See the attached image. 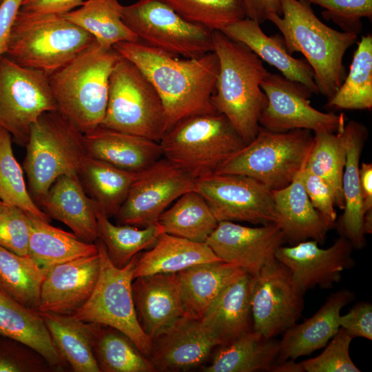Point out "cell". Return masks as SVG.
Here are the masks:
<instances>
[{
  "label": "cell",
  "mask_w": 372,
  "mask_h": 372,
  "mask_svg": "<svg viewBox=\"0 0 372 372\" xmlns=\"http://www.w3.org/2000/svg\"><path fill=\"white\" fill-rule=\"evenodd\" d=\"M351 242L341 236L328 248L307 240L291 246H280L275 258L289 269L292 281L304 294L319 287L331 288L340 280L342 272L354 265Z\"/></svg>",
  "instance_id": "cell-17"
},
{
  "label": "cell",
  "mask_w": 372,
  "mask_h": 372,
  "mask_svg": "<svg viewBox=\"0 0 372 372\" xmlns=\"http://www.w3.org/2000/svg\"><path fill=\"white\" fill-rule=\"evenodd\" d=\"M347 149L346 163L342 176L344 199V213L339 220L342 236L347 238L353 249H362L366 243L363 229L364 212L360 183L359 161L368 130L355 121L344 124L342 129Z\"/></svg>",
  "instance_id": "cell-27"
},
{
  "label": "cell",
  "mask_w": 372,
  "mask_h": 372,
  "mask_svg": "<svg viewBox=\"0 0 372 372\" xmlns=\"http://www.w3.org/2000/svg\"><path fill=\"white\" fill-rule=\"evenodd\" d=\"M0 199L44 221L50 217L36 204L25 185L23 169L16 160L11 134L0 127Z\"/></svg>",
  "instance_id": "cell-43"
},
{
  "label": "cell",
  "mask_w": 372,
  "mask_h": 372,
  "mask_svg": "<svg viewBox=\"0 0 372 372\" xmlns=\"http://www.w3.org/2000/svg\"><path fill=\"white\" fill-rule=\"evenodd\" d=\"M280 350L279 341L250 330L231 342L218 345L205 372L270 371Z\"/></svg>",
  "instance_id": "cell-32"
},
{
  "label": "cell",
  "mask_w": 372,
  "mask_h": 372,
  "mask_svg": "<svg viewBox=\"0 0 372 372\" xmlns=\"http://www.w3.org/2000/svg\"><path fill=\"white\" fill-rule=\"evenodd\" d=\"M303 295L294 285L287 267L276 258L267 262L252 276L253 330L266 338L282 334L301 317Z\"/></svg>",
  "instance_id": "cell-16"
},
{
  "label": "cell",
  "mask_w": 372,
  "mask_h": 372,
  "mask_svg": "<svg viewBox=\"0 0 372 372\" xmlns=\"http://www.w3.org/2000/svg\"><path fill=\"white\" fill-rule=\"evenodd\" d=\"M302 169L289 185L272 190L276 224L282 231L285 242L295 245L313 240L323 243L332 227L311 203L301 180Z\"/></svg>",
  "instance_id": "cell-25"
},
{
  "label": "cell",
  "mask_w": 372,
  "mask_h": 372,
  "mask_svg": "<svg viewBox=\"0 0 372 372\" xmlns=\"http://www.w3.org/2000/svg\"><path fill=\"white\" fill-rule=\"evenodd\" d=\"M280 3L281 15L271 14L267 21L280 30L290 54H303L314 72L319 93L330 99L342 83L343 57L358 34L327 26L304 0H280Z\"/></svg>",
  "instance_id": "cell-3"
},
{
  "label": "cell",
  "mask_w": 372,
  "mask_h": 372,
  "mask_svg": "<svg viewBox=\"0 0 372 372\" xmlns=\"http://www.w3.org/2000/svg\"><path fill=\"white\" fill-rule=\"evenodd\" d=\"M93 353L101 372H152L151 360L124 333L92 323Z\"/></svg>",
  "instance_id": "cell-37"
},
{
  "label": "cell",
  "mask_w": 372,
  "mask_h": 372,
  "mask_svg": "<svg viewBox=\"0 0 372 372\" xmlns=\"http://www.w3.org/2000/svg\"><path fill=\"white\" fill-rule=\"evenodd\" d=\"M212 37L219 72L211 103L247 144L258 134L259 119L267 104L260 83L269 72L242 42L220 31H213Z\"/></svg>",
  "instance_id": "cell-2"
},
{
  "label": "cell",
  "mask_w": 372,
  "mask_h": 372,
  "mask_svg": "<svg viewBox=\"0 0 372 372\" xmlns=\"http://www.w3.org/2000/svg\"><path fill=\"white\" fill-rule=\"evenodd\" d=\"M138 174L88 156L78 173L87 194L109 218L116 216Z\"/></svg>",
  "instance_id": "cell-35"
},
{
  "label": "cell",
  "mask_w": 372,
  "mask_h": 372,
  "mask_svg": "<svg viewBox=\"0 0 372 372\" xmlns=\"http://www.w3.org/2000/svg\"><path fill=\"white\" fill-rule=\"evenodd\" d=\"M330 107L371 110L372 107V36H362L354 52L349 74L334 95Z\"/></svg>",
  "instance_id": "cell-42"
},
{
  "label": "cell",
  "mask_w": 372,
  "mask_h": 372,
  "mask_svg": "<svg viewBox=\"0 0 372 372\" xmlns=\"http://www.w3.org/2000/svg\"><path fill=\"white\" fill-rule=\"evenodd\" d=\"M223 32L246 45L284 77L304 85L313 94H319L311 67L305 59H296L288 52L282 36L267 35L259 23L247 17L229 25Z\"/></svg>",
  "instance_id": "cell-28"
},
{
  "label": "cell",
  "mask_w": 372,
  "mask_h": 372,
  "mask_svg": "<svg viewBox=\"0 0 372 372\" xmlns=\"http://www.w3.org/2000/svg\"><path fill=\"white\" fill-rule=\"evenodd\" d=\"M260 87L267 98L260 127L274 132L304 129L337 133L345 124L343 114L325 113L312 107L309 99L313 93L300 83L268 72Z\"/></svg>",
  "instance_id": "cell-15"
},
{
  "label": "cell",
  "mask_w": 372,
  "mask_h": 372,
  "mask_svg": "<svg viewBox=\"0 0 372 372\" xmlns=\"http://www.w3.org/2000/svg\"><path fill=\"white\" fill-rule=\"evenodd\" d=\"M343 127L337 133L314 132L313 145L304 165V169L329 185L334 194L335 205L340 209L344 208L342 176L347 156Z\"/></svg>",
  "instance_id": "cell-41"
},
{
  "label": "cell",
  "mask_w": 372,
  "mask_h": 372,
  "mask_svg": "<svg viewBox=\"0 0 372 372\" xmlns=\"http://www.w3.org/2000/svg\"><path fill=\"white\" fill-rule=\"evenodd\" d=\"M354 298V293L347 289L331 293L315 314L287 329L279 341L276 362L296 360L324 347L340 328L342 309Z\"/></svg>",
  "instance_id": "cell-23"
},
{
  "label": "cell",
  "mask_w": 372,
  "mask_h": 372,
  "mask_svg": "<svg viewBox=\"0 0 372 372\" xmlns=\"http://www.w3.org/2000/svg\"><path fill=\"white\" fill-rule=\"evenodd\" d=\"M46 271L30 255L20 256L0 246V291L19 303L39 309Z\"/></svg>",
  "instance_id": "cell-39"
},
{
  "label": "cell",
  "mask_w": 372,
  "mask_h": 372,
  "mask_svg": "<svg viewBox=\"0 0 372 372\" xmlns=\"http://www.w3.org/2000/svg\"><path fill=\"white\" fill-rule=\"evenodd\" d=\"M51 338L74 372H101L92 348V322L71 315L40 312Z\"/></svg>",
  "instance_id": "cell-33"
},
{
  "label": "cell",
  "mask_w": 372,
  "mask_h": 372,
  "mask_svg": "<svg viewBox=\"0 0 372 372\" xmlns=\"http://www.w3.org/2000/svg\"><path fill=\"white\" fill-rule=\"evenodd\" d=\"M4 0H0V6L1 5V3H3Z\"/></svg>",
  "instance_id": "cell-57"
},
{
  "label": "cell",
  "mask_w": 372,
  "mask_h": 372,
  "mask_svg": "<svg viewBox=\"0 0 372 372\" xmlns=\"http://www.w3.org/2000/svg\"><path fill=\"white\" fill-rule=\"evenodd\" d=\"M301 180L315 209L333 227L337 214L334 209V194L329 185L320 177L304 169V167L301 171Z\"/></svg>",
  "instance_id": "cell-49"
},
{
  "label": "cell",
  "mask_w": 372,
  "mask_h": 372,
  "mask_svg": "<svg viewBox=\"0 0 372 372\" xmlns=\"http://www.w3.org/2000/svg\"><path fill=\"white\" fill-rule=\"evenodd\" d=\"M30 222L28 214L9 206L0 214V246L20 256L29 255Z\"/></svg>",
  "instance_id": "cell-48"
},
{
  "label": "cell",
  "mask_w": 372,
  "mask_h": 372,
  "mask_svg": "<svg viewBox=\"0 0 372 372\" xmlns=\"http://www.w3.org/2000/svg\"><path fill=\"white\" fill-rule=\"evenodd\" d=\"M246 17L262 23L271 14L281 15L280 0H242Z\"/></svg>",
  "instance_id": "cell-52"
},
{
  "label": "cell",
  "mask_w": 372,
  "mask_h": 372,
  "mask_svg": "<svg viewBox=\"0 0 372 372\" xmlns=\"http://www.w3.org/2000/svg\"><path fill=\"white\" fill-rule=\"evenodd\" d=\"M28 216L29 255L42 268L48 269L56 264L98 254L95 242H84L74 233L52 226L32 214Z\"/></svg>",
  "instance_id": "cell-34"
},
{
  "label": "cell",
  "mask_w": 372,
  "mask_h": 372,
  "mask_svg": "<svg viewBox=\"0 0 372 372\" xmlns=\"http://www.w3.org/2000/svg\"><path fill=\"white\" fill-rule=\"evenodd\" d=\"M9 205L4 203L1 199H0V214L5 211L8 208Z\"/></svg>",
  "instance_id": "cell-56"
},
{
  "label": "cell",
  "mask_w": 372,
  "mask_h": 372,
  "mask_svg": "<svg viewBox=\"0 0 372 372\" xmlns=\"http://www.w3.org/2000/svg\"><path fill=\"white\" fill-rule=\"evenodd\" d=\"M100 271L94 291L86 302L71 316L77 320L110 326L127 335L149 359L152 340L142 329L136 313L132 289L137 255L122 268L110 261L103 242H95Z\"/></svg>",
  "instance_id": "cell-10"
},
{
  "label": "cell",
  "mask_w": 372,
  "mask_h": 372,
  "mask_svg": "<svg viewBox=\"0 0 372 372\" xmlns=\"http://www.w3.org/2000/svg\"><path fill=\"white\" fill-rule=\"evenodd\" d=\"M88 156L139 173L163 157L158 142L99 125L84 134Z\"/></svg>",
  "instance_id": "cell-24"
},
{
  "label": "cell",
  "mask_w": 372,
  "mask_h": 372,
  "mask_svg": "<svg viewBox=\"0 0 372 372\" xmlns=\"http://www.w3.org/2000/svg\"><path fill=\"white\" fill-rule=\"evenodd\" d=\"M149 357L156 371H180L198 366L218 346L200 320L183 316L152 340Z\"/></svg>",
  "instance_id": "cell-21"
},
{
  "label": "cell",
  "mask_w": 372,
  "mask_h": 372,
  "mask_svg": "<svg viewBox=\"0 0 372 372\" xmlns=\"http://www.w3.org/2000/svg\"><path fill=\"white\" fill-rule=\"evenodd\" d=\"M99 271V253L50 267L41 285L39 311L72 315L92 295Z\"/></svg>",
  "instance_id": "cell-19"
},
{
  "label": "cell",
  "mask_w": 372,
  "mask_h": 372,
  "mask_svg": "<svg viewBox=\"0 0 372 372\" xmlns=\"http://www.w3.org/2000/svg\"><path fill=\"white\" fill-rule=\"evenodd\" d=\"M0 335L19 340L36 350L54 371L69 366L53 342L38 310L30 309L0 291Z\"/></svg>",
  "instance_id": "cell-30"
},
{
  "label": "cell",
  "mask_w": 372,
  "mask_h": 372,
  "mask_svg": "<svg viewBox=\"0 0 372 372\" xmlns=\"http://www.w3.org/2000/svg\"><path fill=\"white\" fill-rule=\"evenodd\" d=\"M185 19L223 32L246 18L242 0H163Z\"/></svg>",
  "instance_id": "cell-44"
},
{
  "label": "cell",
  "mask_w": 372,
  "mask_h": 372,
  "mask_svg": "<svg viewBox=\"0 0 372 372\" xmlns=\"http://www.w3.org/2000/svg\"><path fill=\"white\" fill-rule=\"evenodd\" d=\"M313 141L309 130L274 132L260 127L256 137L215 173L245 175L271 190L280 189L289 185L304 167Z\"/></svg>",
  "instance_id": "cell-8"
},
{
  "label": "cell",
  "mask_w": 372,
  "mask_h": 372,
  "mask_svg": "<svg viewBox=\"0 0 372 372\" xmlns=\"http://www.w3.org/2000/svg\"><path fill=\"white\" fill-rule=\"evenodd\" d=\"M244 271L234 265L219 261L177 272L185 316L201 319L225 287Z\"/></svg>",
  "instance_id": "cell-29"
},
{
  "label": "cell",
  "mask_w": 372,
  "mask_h": 372,
  "mask_svg": "<svg viewBox=\"0 0 372 372\" xmlns=\"http://www.w3.org/2000/svg\"><path fill=\"white\" fill-rule=\"evenodd\" d=\"M195 178L162 157L139 172L114 216L117 224L146 227L183 194L194 190Z\"/></svg>",
  "instance_id": "cell-14"
},
{
  "label": "cell",
  "mask_w": 372,
  "mask_h": 372,
  "mask_svg": "<svg viewBox=\"0 0 372 372\" xmlns=\"http://www.w3.org/2000/svg\"><path fill=\"white\" fill-rule=\"evenodd\" d=\"M163 157L195 179L214 174L247 143L218 112L189 116L168 130L159 142Z\"/></svg>",
  "instance_id": "cell-7"
},
{
  "label": "cell",
  "mask_w": 372,
  "mask_h": 372,
  "mask_svg": "<svg viewBox=\"0 0 372 372\" xmlns=\"http://www.w3.org/2000/svg\"><path fill=\"white\" fill-rule=\"evenodd\" d=\"M340 327L353 338L372 340V305L369 302H357L339 320Z\"/></svg>",
  "instance_id": "cell-50"
},
{
  "label": "cell",
  "mask_w": 372,
  "mask_h": 372,
  "mask_svg": "<svg viewBox=\"0 0 372 372\" xmlns=\"http://www.w3.org/2000/svg\"><path fill=\"white\" fill-rule=\"evenodd\" d=\"M94 41L90 33L63 14L33 13L19 8L3 55L49 77Z\"/></svg>",
  "instance_id": "cell-5"
},
{
  "label": "cell",
  "mask_w": 372,
  "mask_h": 372,
  "mask_svg": "<svg viewBox=\"0 0 372 372\" xmlns=\"http://www.w3.org/2000/svg\"><path fill=\"white\" fill-rule=\"evenodd\" d=\"M23 168L38 205L60 176L78 174L87 156L84 134L57 110L42 114L32 125Z\"/></svg>",
  "instance_id": "cell-6"
},
{
  "label": "cell",
  "mask_w": 372,
  "mask_h": 372,
  "mask_svg": "<svg viewBox=\"0 0 372 372\" xmlns=\"http://www.w3.org/2000/svg\"><path fill=\"white\" fill-rule=\"evenodd\" d=\"M222 261L205 243L167 233L161 234L147 251L138 254L133 278L159 273H177L192 266Z\"/></svg>",
  "instance_id": "cell-31"
},
{
  "label": "cell",
  "mask_w": 372,
  "mask_h": 372,
  "mask_svg": "<svg viewBox=\"0 0 372 372\" xmlns=\"http://www.w3.org/2000/svg\"><path fill=\"white\" fill-rule=\"evenodd\" d=\"M53 368L34 349L0 335V372H52Z\"/></svg>",
  "instance_id": "cell-46"
},
{
  "label": "cell",
  "mask_w": 372,
  "mask_h": 372,
  "mask_svg": "<svg viewBox=\"0 0 372 372\" xmlns=\"http://www.w3.org/2000/svg\"><path fill=\"white\" fill-rule=\"evenodd\" d=\"M270 372H304L300 362L293 360H287L281 362H275Z\"/></svg>",
  "instance_id": "cell-55"
},
{
  "label": "cell",
  "mask_w": 372,
  "mask_h": 372,
  "mask_svg": "<svg viewBox=\"0 0 372 372\" xmlns=\"http://www.w3.org/2000/svg\"><path fill=\"white\" fill-rule=\"evenodd\" d=\"M113 48L136 65L154 86L165 111L166 132L189 116L217 112L211 103L219 72L214 52L180 59L141 41L118 42Z\"/></svg>",
  "instance_id": "cell-1"
},
{
  "label": "cell",
  "mask_w": 372,
  "mask_h": 372,
  "mask_svg": "<svg viewBox=\"0 0 372 372\" xmlns=\"http://www.w3.org/2000/svg\"><path fill=\"white\" fill-rule=\"evenodd\" d=\"M194 191L206 200L218 222L276 223L272 190L249 176L214 173L196 178Z\"/></svg>",
  "instance_id": "cell-13"
},
{
  "label": "cell",
  "mask_w": 372,
  "mask_h": 372,
  "mask_svg": "<svg viewBox=\"0 0 372 372\" xmlns=\"http://www.w3.org/2000/svg\"><path fill=\"white\" fill-rule=\"evenodd\" d=\"M101 126L158 143L166 132L165 111L154 86L136 65L121 56L110 77Z\"/></svg>",
  "instance_id": "cell-9"
},
{
  "label": "cell",
  "mask_w": 372,
  "mask_h": 372,
  "mask_svg": "<svg viewBox=\"0 0 372 372\" xmlns=\"http://www.w3.org/2000/svg\"><path fill=\"white\" fill-rule=\"evenodd\" d=\"M23 0H4L0 6V56L5 54L11 27Z\"/></svg>",
  "instance_id": "cell-53"
},
{
  "label": "cell",
  "mask_w": 372,
  "mask_h": 372,
  "mask_svg": "<svg viewBox=\"0 0 372 372\" xmlns=\"http://www.w3.org/2000/svg\"><path fill=\"white\" fill-rule=\"evenodd\" d=\"M118 0H85L77 8L63 15L90 33L98 45L110 49L122 41H139L122 20Z\"/></svg>",
  "instance_id": "cell-36"
},
{
  "label": "cell",
  "mask_w": 372,
  "mask_h": 372,
  "mask_svg": "<svg viewBox=\"0 0 372 372\" xmlns=\"http://www.w3.org/2000/svg\"><path fill=\"white\" fill-rule=\"evenodd\" d=\"M322 8L323 17L331 20L344 32L358 34L362 18H372V0H304Z\"/></svg>",
  "instance_id": "cell-47"
},
{
  "label": "cell",
  "mask_w": 372,
  "mask_h": 372,
  "mask_svg": "<svg viewBox=\"0 0 372 372\" xmlns=\"http://www.w3.org/2000/svg\"><path fill=\"white\" fill-rule=\"evenodd\" d=\"M158 223L168 234L204 243L218 221L206 200L192 190L181 195L167 208L160 215Z\"/></svg>",
  "instance_id": "cell-38"
},
{
  "label": "cell",
  "mask_w": 372,
  "mask_h": 372,
  "mask_svg": "<svg viewBox=\"0 0 372 372\" xmlns=\"http://www.w3.org/2000/svg\"><path fill=\"white\" fill-rule=\"evenodd\" d=\"M38 206L50 218L70 227L81 240L94 243L98 239L99 207L85 192L78 174L59 177Z\"/></svg>",
  "instance_id": "cell-22"
},
{
  "label": "cell",
  "mask_w": 372,
  "mask_h": 372,
  "mask_svg": "<svg viewBox=\"0 0 372 372\" xmlns=\"http://www.w3.org/2000/svg\"><path fill=\"white\" fill-rule=\"evenodd\" d=\"M138 321L152 340L185 316L176 273H159L132 280Z\"/></svg>",
  "instance_id": "cell-20"
},
{
  "label": "cell",
  "mask_w": 372,
  "mask_h": 372,
  "mask_svg": "<svg viewBox=\"0 0 372 372\" xmlns=\"http://www.w3.org/2000/svg\"><path fill=\"white\" fill-rule=\"evenodd\" d=\"M252 276L246 271L230 282L200 322L218 345L253 329L251 310Z\"/></svg>",
  "instance_id": "cell-26"
},
{
  "label": "cell",
  "mask_w": 372,
  "mask_h": 372,
  "mask_svg": "<svg viewBox=\"0 0 372 372\" xmlns=\"http://www.w3.org/2000/svg\"><path fill=\"white\" fill-rule=\"evenodd\" d=\"M56 110L48 76L0 56V127L25 147L33 123L44 112Z\"/></svg>",
  "instance_id": "cell-12"
},
{
  "label": "cell",
  "mask_w": 372,
  "mask_h": 372,
  "mask_svg": "<svg viewBox=\"0 0 372 372\" xmlns=\"http://www.w3.org/2000/svg\"><path fill=\"white\" fill-rule=\"evenodd\" d=\"M353 337L340 327L318 356L300 362L306 372H360L349 354Z\"/></svg>",
  "instance_id": "cell-45"
},
{
  "label": "cell",
  "mask_w": 372,
  "mask_h": 372,
  "mask_svg": "<svg viewBox=\"0 0 372 372\" xmlns=\"http://www.w3.org/2000/svg\"><path fill=\"white\" fill-rule=\"evenodd\" d=\"M284 242L283 233L276 224L251 227L220 221L205 243L223 262L253 276L275 258Z\"/></svg>",
  "instance_id": "cell-18"
},
{
  "label": "cell",
  "mask_w": 372,
  "mask_h": 372,
  "mask_svg": "<svg viewBox=\"0 0 372 372\" xmlns=\"http://www.w3.org/2000/svg\"><path fill=\"white\" fill-rule=\"evenodd\" d=\"M122 20L143 43L183 58L214 52L213 31L190 22L163 0H138L123 6Z\"/></svg>",
  "instance_id": "cell-11"
},
{
  "label": "cell",
  "mask_w": 372,
  "mask_h": 372,
  "mask_svg": "<svg viewBox=\"0 0 372 372\" xmlns=\"http://www.w3.org/2000/svg\"><path fill=\"white\" fill-rule=\"evenodd\" d=\"M121 55L95 41L50 76L56 110L83 134L101 125L107 108L109 82Z\"/></svg>",
  "instance_id": "cell-4"
},
{
  "label": "cell",
  "mask_w": 372,
  "mask_h": 372,
  "mask_svg": "<svg viewBox=\"0 0 372 372\" xmlns=\"http://www.w3.org/2000/svg\"><path fill=\"white\" fill-rule=\"evenodd\" d=\"M359 173L362 207L365 214L372 210V164L363 163Z\"/></svg>",
  "instance_id": "cell-54"
},
{
  "label": "cell",
  "mask_w": 372,
  "mask_h": 372,
  "mask_svg": "<svg viewBox=\"0 0 372 372\" xmlns=\"http://www.w3.org/2000/svg\"><path fill=\"white\" fill-rule=\"evenodd\" d=\"M165 233L158 223L146 227L114 225L99 207L97 212V234L104 244L112 264L122 268L143 250L151 248L158 236Z\"/></svg>",
  "instance_id": "cell-40"
},
{
  "label": "cell",
  "mask_w": 372,
  "mask_h": 372,
  "mask_svg": "<svg viewBox=\"0 0 372 372\" xmlns=\"http://www.w3.org/2000/svg\"><path fill=\"white\" fill-rule=\"evenodd\" d=\"M85 0H23L20 9L33 13L64 14Z\"/></svg>",
  "instance_id": "cell-51"
}]
</instances>
